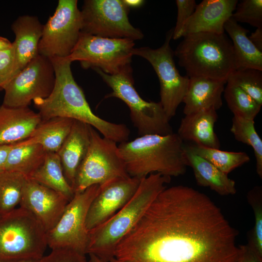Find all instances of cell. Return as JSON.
Masks as SVG:
<instances>
[{
	"mask_svg": "<svg viewBox=\"0 0 262 262\" xmlns=\"http://www.w3.org/2000/svg\"><path fill=\"white\" fill-rule=\"evenodd\" d=\"M47 246L46 231L26 209L19 207L0 217V262L40 259Z\"/></svg>",
	"mask_w": 262,
	"mask_h": 262,
	"instance_id": "6",
	"label": "cell"
},
{
	"mask_svg": "<svg viewBox=\"0 0 262 262\" xmlns=\"http://www.w3.org/2000/svg\"><path fill=\"white\" fill-rule=\"evenodd\" d=\"M188 166L193 171L199 185L210 188L222 196L234 195L236 192L235 181L212 163L192 152L185 147Z\"/></svg>",
	"mask_w": 262,
	"mask_h": 262,
	"instance_id": "23",
	"label": "cell"
},
{
	"mask_svg": "<svg viewBox=\"0 0 262 262\" xmlns=\"http://www.w3.org/2000/svg\"><path fill=\"white\" fill-rule=\"evenodd\" d=\"M44 25L35 16L24 15L17 17L11 29L15 34L13 44L15 76L38 54V45Z\"/></svg>",
	"mask_w": 262,
	"mask_h": 262,
	"instance_id": "18",
	"label": "cell"
},
{
	"mask_svg": "<svg viewBox=\"0 0 262 262\" xmlns=\"http://www.w3.org/2000/svg\"><path fill=\"white\" fill-rule=\"evenodd\" d=\"M217 119L216 111L212 108L185 115L181 120L177 134L183 141L219 149L220 141L214 130Z\"/></svg>",
	"mask_w": 262,
	"mask_h": 262,
	"instance_id": "20",
	"label": "cell"
},
{
	"mask_svg": "<svg viewBox=\"0 0 262 262\" xmlns=\"http://www.w3.org/2000/svg\"><path fill=\"white\" fill-rule=\"evenodd\" d=\"M173 29L166 33L163 45L157 49L148 47L134 48L133 55L147 60L155 70L160 85V101L168 120L175 115L177 108L182 102L186 93L189 78L181 76L174 60L170 47Z\"/></svg>",
	"mask_w": 262,
	"mask_h": 262,
	"instance_id": "12",
	"label": "cell"
},
{
	"mask_svg": "<svg viewBox=\"0 0 262 262\" xmlns=\"http://www.w3.org/2000/svg\"><path fill=\"white\" fill-rule=\"evenodd\" d=\"M134 41L128 38H108L81 32L70 54L65 58L79 61L83 68H98L114 75L131 67Z\"/></svg>",
	"mask_w": 262,
	"mask_h": 262,
	"instance_id": "9",
	"label": "cell"
},
{
	"mask_svg": "<svg viewBox=\"0 0 262 262\" xmlns=\"http://www.w3.org/2000/svg\"><path fill=\"white\" fill-rule=\"evenodd\" d=\"M189 78L182 100L185 115L211 108L217 111L222 107V96L226 82L200 77Z\"/></svg>",
	"mask_w": 262,
	"mask_h": 262,
	"instance_id": "22",
	"label": "cell"
},
{
	"mask_svg": "<svg viewBox=\"0 0 262 262\" xmlns=\"http://www.w3.org/2000/svg\"><path fill=\"white\" fill-rule=\"evenodd\" d=\"M170 178L159 173L142 178L130 200L104 223L89 231L87 254H93L104 262L113 259L118 244L166 188Z\"/></svg>",
	"mask_w": 262,
	"mask_h": 262,
	"instance_id": "4",
	"label": "cell"
},
{
	"mask_svg": "<svg viewBox=\"0 0 262 262\" xmlns=\"http://www.w3.org/2000/svg\"><path fill=\"white\" fill-rule=\"evenodd\" d=\"M123 1L130 8L139 7L145 2L142 0H123Z\"/></svg>",
	"mask_w": 262,
	"mask_h": 262,
	"instance_id": "42",
	"label": "cell"
},
{
	"mask_svg": "<svg viewBox=\"0 0 262 262\" xmlns=\"http://www.w3.org/2000/svg\"><path fill=\"white\" fill-rule=\"evenodd\" d=\"M29 179L61 194L69 201L75 194L65 176L61 160L56 152H47L43 164Z\"/></svg>",
	"mask_w": 262,
	"mask_h": 262,
	"instance_id": "26",
	"label": "cell"
},
{
	"mask_svg": "<svg viewBox=\"0 0 262 262\" xmlns=\"http://www.w3.org/2000/svg\"><path fill=\"white\" fill-rule=\"evenodd\" d=\"M88 255L89 256V259L88 260V262H119L115 258L109 262H104L100 260L98 257H97L96 255L90 253V254H88Z\"/></svg>",
	"mask_w": 262,
	"mask_h": 262,
	"instance_id": "43",
	"label": "cell"
},
{
	"mask_svg": "<svg viewBox=\"0 0 262 262\" xmlns=\"http://www.w3.org/2000/svg\"><path fill=\"white\" fill-rule=\"evenodd\" d=\"M15 76V62L13 49L0 52V91Z\"/></svg>",
	"mask_w": 262,
	"mask_h": 262,
	"instance_id": "36",
	"label": "cell"
},
{
	"mask_svg": "<svg viewBox=\"0 0 262 262\" xmlns=\"http://www.w3.org/2000/svg\"><path fill=\"white\" fill-rule=\"evenodd\" d=\"M118 148L131 177L142 179L153 173L178 177L188 166L185 144L177 133L139 136L120 143Z\"/></svg>",
	"mask_w": 262,
	"mask_h": 262,
	"instance_id": "3",
	"label": "cell"
},
{
	"mask_svg": "<svg viewBox=\"0 0 262 262\" xmlns=\"http://www.w3.org/2000/svg\"><path fill=\"white\" fill-rule=\"evenodd\" d=\"M91 127L74 120L70 132L57 152L65 176L73 189L78 169L89 147Z\"/></svg>",
	"mask_w": 262,
	"mask_h": 262,
	"instance_id": "19",
	"label": "cell"
},
{
	"mask_svg": "<svg viewBox=\"0 0 262 262\" xmlns=\"http://www.w3.org/2000/svg\"><path fill=\"white\" fill-rule=\"evenodd\" d=\"M176 3L178 13L176 26L173 32L172 39L174 40L183 36L184 26L197 5L195 0H176Z\"/></svg>",
	"mask_w": 262,
	"mask_h": 262,
	"instance_id": "35",
	"label": "cell"
},
{
	"mask_svg": "<svg viewBox=\"0 0 262 262\" xmlns=\"http://www.w3.org/2000/svg\"><path fill=\"white\" fill-rule=\"evenodd\" d=\"M254 124V120L233 115L230 131L237 141L253 148L256 172L260 178H262V140L255 129Z\"/></svg>",
	"mask_w": 262,
	"mask_h": 262,
	"instance_id": "30",
	"label": "cell"
},
{
	"mask_svg": "<svg viewBox=\"0 0 262 262\" xmlns=\"http://www.w3.org/2000/svg\"><path fill=\"white\" fill-rule=\"evenodd\" d=\"M227 82L238 86L262 105V70L251 68L235 70Z\"/></svg>",
	"mask_w": 262,
	"mask_h": 262,
	"instance_id": "32",
	"label": "cell"
},
{
	"mask_svg": "<svg viewBox=\"0 0 262 262\" xmlns=\"http://www.w3.org/2000/svg\"><path fill=\"white\" fill-rule=\"evenodd\" d=\"M247 199L254 214V226L247 245L262 257V188L256 186L247 194Z\"/></svg>",
	"mask_w": 262,
	"mask_h": 262,
	"instance_id": "33",
	"label": "cell"
},
{
	"mask_svg": "<svg viewBox=\"0 0 262 262\" xmlns=\"http://www.w3.org/2000/svg\"><path fill=\"white\" fill-rule=\"evenodd\" d=\"M183 37L174 55L187 76L227 82L236 68L232 44L225 33H196Z\"/></svg>",
	"mask_w": 262,
	"mask_h": 262,
	"instance_id": "5",
	"label": "cell"
},
{
	"mask_svg": "<svg viewBox=\"0 0 262 262\" xmlns=\"http://www.w3.org/2000/svg\"><path fill=\"white\" fill-rule=\"evenodd\" d=\"M94 70L112 90L105 98H118L129 107L131 119L139 136L173 133L160 102L146 101L138 93L134 85L131 67L114 75L98 68Z\"/></svg>",
	"mask_w": 262,
	"mask_h": 262,
	"instance_id": "7",
	"label": "cell"
},
{
	"mask_svg": "<svg viewBox=\"0 0 262 262\" xmlns=\"http://www.w3.org/2000/svg\"><path fill=\"white\" fill-rule=\"evenodd\" d=\"M192 152L206 159L226 174L250 161L245 152H231L204 147L193 144L185 145Z\"/></svg>",
	"mask_w": 262,
	"mask_h": 262,
	"instance_id": "28",
	"label": "cell"
},
{
	"mask_svg": "<svg viewBox=\"0 0 262 262\" xmlns=\"http://www.w3.org/2000/svg\"><path fill=\"white\" fill-rule=\"evenodd\" d=\"M74 121L65 117L41 120L28 137L16 144H38L47 152L57 153L70 132Z\"/></svg>",
	"mask_w": 262,
	"mask_h": 262,
	"instance_id": "24",
	"label": "cell"
},
{
	"mask_svg": "<svg viewBox=\"0 0 262 262\" xmlns=\"http://www.w3.org/2000/svg\"><path fill=\"white\" fill-rule=\"evenodd\" d=\"M13 44L7 38L0 36V52L12 48Z\"/></svg>",
	"mask_w": 262,
	"mask_h": 262,
	"instance_id": "41",
	"label": "cell"
},
{
	"mask_svg": "<svg viewBox=\"0 0 262 262\" xmlns=\"http://www.w3.org/2000/svg\"><path fill=\"white\" fill-rule=\"evenodd\" d=\"M14 144L0 146V174L5 171L7 157Z\"/></svg>",
	"mask_w": 262,
	"mask_h": 262,
	"instance_id": "39",
	"label": "cell"
},
{
	"mask_svg": "<svg viewBox=\"0 0 262 262\" xmlns=\"http://www.w3.org/2000/svg\"><path fill=\"white\" fill-rule=\"evenodd\" d=\"M69 201L61 194L27 179L19 207L30 212L47 232L57 224Z\"/></svg>",
	"mask_w": 262,
	"mask_h": 262,
	"instance_id": "16",
	"label": "cell"
},
{
	"mask_svg": "<svg viewBox=\"0 0 262 262\" xmlns=\"http://www.w3.org/2000/svg\"><path fill=\"white\" fill-rule=\"evenodd\" d=\"M248 38L256 48L262 51V27L257 28Z\"/></svg>",
	"mask_w": 262,
	"mask_h": 262,
	"instance_id": "40",
	"label": "cell"
},
{
	"mask_svg": "<svg viewBox=\"0 0 262 262\" xmlns=\"http://www.w3.org/2000/svg\"><path fill=\"white\" fill-rule=\"evenodd\" d=\"M226 83L224 97L233 115L254 120L262 106L238 86L228 82Z\"/></svg>",
	"mask_w": 262,
	"mask_h": 262,
	"instance_id": "31",
	"label": "cell"
},
{
	"mask_svg": "<svg viewBox=\"0 0 262 262\" xmlns=\"http://www.w3.org/2000/svg\"><path fill=\"white\" fill-rule=\"evenodd\" d=\"M85 255L69 249H52L40 262H88Z\"/></svg>",
	"mask_w": 262,
	"mask_h": 262,
	"instance_id": "37",
	"label": "cell"
},
{
	"mask_svg": "<svg viewBox=\"0 0 262 262\" xmlns=\"http://www.w3.org/2000/svg\"><path fill=\"white\" fill-rule=\"evenodd\" d=\"M239 246L240 253L235 262H262V257L257 254L247 245Z\"/></svg>",
	"mask_w": 262,
	"mask_h": 262,
	"instance_id": "38",
	"label": "cell"
},
{
	"mask_svg": "<svg viewBox=\"0 0 262 262\" xmlns=\"http://www.w3.org/2000/svg\"><path fill=\"white\" fill-rule=\"evenodd\" d=\"M224 28L232 44L235 70L251 68L262 70V51L249 39L247 33L249 31L231 17L226 22Z\"/></svg>",
	"mask_w": 262,
	"mask_h": 262,
	"instance_id": "25",
	"label": "cell"
},
{
	"mask_svg": "<svg viewBox=\"0 0 262 262\" xmlns=\"http://www.w3.org/2000/svg\"><path fill=\"white\" fill-rule=\"evenodd\" d=\"M40 259H26L7 262H40Z\"/></svg>",
	"mask_w": 262,
	"mask_h": 262,
	"instance_id": "44",
	"label": "cell"
},
{
	"mask_svg": "<svg viewBox=\"0 0 262 262\" xmlns=\"http://www.w3.org/2000/svg\"><path fill=\"white\" fill-rule=\"evenodd\" d=\"M237 232L220 208L193 188H165L118 244L119 262H235Z\"/></svg>",
	"mask_w": 262,
	"mask_h": 262,
	"instance_id": "1",
	"label": "cell"
},
{
	"mask_svg": "<svg viewBox=\"0 0 262 262\" xmlns=\"http://www.w3.org/2000/svg\"><path fill=\"white\" fill-rule=\"evenodd\" d=\"M81 32V11L77 0H59L53 15L44 25L38 54L66 58L76 45Z\"/></svg>",
	"mask_w": 262,
	"mask_h": 262,
	"instance_id": "13",
	"label": "cell"
},
{
	"mask_svg": "<svg viewBox=\"0 0 262 262\" xmlns=\"http://www.w3.org/2000/svg\"><path fill=\"white\" fill-rule=\"evenodd\" d=\"M38 113L29 107L0 106V146L14 144L26 139L41 121Z\"/></svg>",
	"mask_w": 262,
	"mask_h": 262,
	"instance_id": "21",
	"label": "cell"
},
{
	"mask_svg": "<svg viewBox=\"0 0 262 262\" xmlns=\"http://www.w3.org/2000/svg\"><path fill=\"white\" fill-rule=\"evenodd\" d=\"M141 179H115L100 186L89 206L85 222L89 231L104 223L121 209L136 192Z\"/></svg>",
	"mask_w": 262,
	"mask_h": 262,
	"instance_id": "15",
	"label": "cell"
},
{
	"mask_svg": "<svg viewBox=\"0 0 262 262\" xmlns=\"http://www.w3.org/2000/svg\"><path fill=\"white\" fill-rule=\"evenodd\" d=\"M99 185L76 192L55 226L47 232L48 246L52 249H66L86 255L89 231L85 225L88 211L98 193Z\"/></svg>",
	"mask_w": 262,
	"mask_h": 262,
	"instance_id": "11",
	"label": "cell"
},
{
	"mask_svg": "<svg viewBox=\"0 0 262 262\" xmlns=\"http://www.w3.org/2000/svg\"><path fill=\"white\" fill-rule=\"evenodd\" d=\"M50 59L55 75L53 89L47 98L33 100L42 120L54 117L70 118L90 125L103 137L117 143L127 141L130 131L126 125L106 121L93 112L73 76L72 62L65 58Z\"/></svg>",
	"mask_w": 262,
	"mask_h": 262,
	"instance_id": "2",
	"label": "cell"
},
{
	"mask_svg": "<svg viewBox=\"0 0 262 262\" xmlns=\"http://www.w3.org/2000/svg\"><path fill=\"white\" fill-rule=\"evenodd\" d=\"M27 179L16 172L4 171L0 174V217L19 205Z\"/></svg>",
	"mask_w": 262,
	"mask_h": 262,
	"instance_id": "29",
	"label": "cell"
},
{
	"mask_svg": "<svg viewBox=\"0 0 262 262\" xmlns=\"http://www.w3.org/2000/svg\"><path fill=\"white\" fill-rule=\"evenodd\" d=\"M47 152L38 144H14L9 152L5 171L19 173L27 179L43 164Z\"/></svg>",
	"mask_w": 262,
	"mask_h": 262,
	"instance_id": "27",
	"label": "cell"
},
{
	"mask_svg": "<svg viewBox=\"0 0 262 262\" xmlns=\"http://www.w3.org/2000/svg\"><path fill=\"white\" fill-rule=\"evenodd\" d=\"M90 136L89 148L77 173L75 193L82 192L94 185L101 186L115 179L130 177L117 143L101 137L92 127Z\"/></svg>",
	"mask_w": 262,
	"mask_h": 262,
	"instance_id": "8",
	"label": "cell"
},
{
	"mask_svg": "<svg viewBox=\"0 0 262 262\" xmlns=\"http://www.w3.org/2000/svg\"><path fill=\"white\" fill-rule=\"evenodd\" d=\"M55 82L50 59L38 54L8 84L2 104L13 108L28 107L36 98H47L53 89Z\"/></svg>",
	"mask_w": 262,
	"mask_h": 262,
	"instance_id": "14",
	"label": "cell"
},
{
	"mask_svg": "<svg viewBox=\"0 0 262 262\" xmlns=\"http://www.w3.org/2000/svg\"><path fill=\"white\" fill-rule=\"evenodd\" d=\"M237 0H203L186 22L183 36L196 33H225L224 26L234 12Z\"/></svg>",
	"mask_w": 262,
	"mask_h": 262,
	"instance_id": "17",
	"label": "cell"
},
{
	"mask_svg": "<svg viewBox=\"0 0 262 262\" xmlns=\"http://www.w3.org/2000/svg\"><path fill=\"white\" fill-rule=\"evenodd\" d=\"M237 22L256 28L262 27V0H243L238 2L231 17Z\"/></svg>",
	"mask_w": 262,
	"mask_h": 262,
	"instance_id": "34",
	"label": "cell"
},
{
	"mask_svg": "<svg viewBox=\"0 0 262 262\" xmlns=\"http://www.w3.org/2000/svg\"><path fill=\"white\" fill-rule=\"evenodd\" d=\"M130 9L123 0H85L80 10L81 32L103 38L141 39L143 33L129 21Z\"/></svg>",
	"mask_w": 262,
	"mask_h": 262,
	"instance_id": "10",
	"label": "cell"
}]
</instances>
